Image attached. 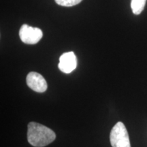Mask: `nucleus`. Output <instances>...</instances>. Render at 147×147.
Returning a JSON list of instances; mask_svg holds the SVG:
<instances>
[{"label": "nucleus", "instance_id": "7", "mask_svg": "<svg viewBox=\"0 0 147 147\" xmlns=\"http://www.w3.org/2000/svg\"><path fill=\"white\" fill-rule=\"evenodd\" d=\"M55 2L61 6L71 7L78 4L82 0H55Z\"/></svg>", "mask_w": 147, "mask_h": 147}, {"label": "nucleus", "instance_id": "5", "mask_svg": "<svg viewBox=\"0 0 147 147\" xmlns=\"http://www.w3.org/2000/svg\"><path fill=\"white\" fill-rule=\"evenodd\" d=\"M77 66V59L73 52L63 53L59 58L58 67L62 72L65 74L71 73L76 69Z\"/></svg>", "mask_w": 147, "mask_h": 147}, {"label": "nucleus", "instance_id": "4", "mask_svg": "<svg viewBox=\"0 0 147 147\" xmlns=\"http://www.w3.org/2000/svg\"><path fill=\"white\" fill-rule=\"evenodd\" d=\"M27 86L33 91L38 93H44L47 90L48 85L45 78L39 73L31 71L26 78Z\"/></svg>", "mask_w": 147, "mask_h": 147}, {"label": "nucleus", "instance_id": "3", "mask_svg": "<svg viewBox=\"0 0 147 147\" xmlns=\"http://www.w3.org/2000/svg\"><path fill=\"white\" fill-rule=\"evenodd\" d=\"M42 30L38 27H33L24 24L19 31V36L21 41L27 45H35L42 39Z\"/></svg>", "mask_w": 147, "mask_h": 147}, {"label": "nucleus", "instance_id": "1", "mask_svg": "<svg viewBox=\"0 0 147 147\" xmlns=\"http://www.w3.org/2000/svg\"><path fill=\"white\" fill-rule=\"evenodd\" d=\"M56 138V134L52 129L36 122L28 124L27 140L35 147H44L51 144Z\"/></svg>", "mask_w": 147, "mask_h": 147}, {"label": "nucleus", "instance_id": "6", "mask_svg": "<svg viewBox=\"0 0 147 147\" xmlns=\"http://www.w3.org/2000/svg\"><path fill=\"white\" fill-rule=\"evenodd\" d=\"M146 0H131V8L132 12L136 15H138L144 10Z\"/></svg>", "mask_w": 147, "mask_h": 147}, {"label": "nucleus", "instance_id": "2", "mask_svg": "<svg viewBox=\"0 0 147 147\" xmlns=\"http://www.w3.org/2000/svg\"><path fill=\"white\" fill-rule=\"evenodd\" d=\"M110 140L112 147H131L128 132L122 122H118L112 129Z\"/></svg>", "mask_w": 147, "mask_h": 147}]
</instances>
